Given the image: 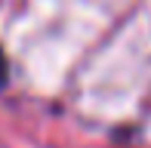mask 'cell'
Here are the masks:
<instances>
[{"label": "cell", "instance_id": "1", "mask_svg": "<svg viewBox=\"0 0 151 148\" xmlns=\"http://www.w3.org/2000/svg\"><path fill=\"white\" fill-rule=\"evenodd\" d=\"M6 83V56H3V50H0V86Z\"/></svg>", "mask_w": 151, "mask_h": 148}]
</instances>
